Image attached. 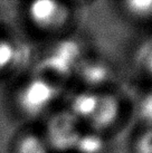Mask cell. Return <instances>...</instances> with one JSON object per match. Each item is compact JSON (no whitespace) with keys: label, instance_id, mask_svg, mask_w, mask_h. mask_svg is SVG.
<instances>
[{"label":"cell","instance_id":"6da1fadb","mask_svg":"<svg viewBox=\"0 0 152 153\" xmlns=\"http://www.w3.org/2000/svg\"><path fill=\"white\" fill-rule=\"evenodd\" d=\"M82 135L77 126V117L72 113H59L51 117L47 126L46 137L48 146L56 149H69L76 146Z\"/></svg>","mask_w":152,"mask_h":153},{"label":"cell","instance_id":"ba28073f","mask_svg":"<svg viewBox=\"0 0 152 153\" xmlns=\"http://www.w3.org/2000/svg\"><path fill=\"white\" fill-rule=\"evenodd\" d=\"M102 141L100 137L95 135H89V136H83L80 135L76 146H78L84 153H96L101 149Z\"/></svg>","mask_w":152,"mask_h":153},{"label":"cell","instance_id":"30bf717a","mask_svg":"<svg viewBox=\"0 0 152 153\" xmlns=\"http://www.w3.org/2000/svg\"><path fill=\"white\" fill-rule=\"evenodd\" d=\"M142 110H143V115L152 123V96L149 97L148 100L143 103Z\"/></svg>","mask_w":152,"mask_h":153},{"label":"cell","instance_id":"9c48e42d","mask_svg":"<svg viewBox=\"0 0 152 153\" xmlns=\"http://www.w3.org/2000/svg\"><path fill=\"white\" fill-rule=\"evenodd\" d=\"M135 149L138 153H152V128L144 132L138 139Z\"/></svg>","mask_w":152,"mask_h":153},{"label":"cell","instance_id":"3957f363","mask_svg":"<svg viewBox=\"0 0 152 153\" xmlns=\"http://www.w3.org/2000/svg\"><path fill=\"white\" fill-rule=\"evenodd\" d=\"M118 113L120 104L116 97L110 94H101L96 96L95 107L87 120L95 130H105L116 121Z\"/></svg>","mask_w":152,"mask_h":153},{"label":"cell","instance_id":"8992f818","mask_svg":"<svg viewBox=\"0 0 152 153\" xmlns=\"http://www.w3.org/2000/svg\"><path fill=\"white\" fill-rule=\"evenodd\" d=\"M96 96L97 95L95 94H82L77 96L72 105V114L75 115L76 117H85L87 120L95 107Z\"/></svg>","mask_w":152,"mask_h":153},{"label":"cell","instance_id":"7a4b0ae2","mask_svg":"<svg viewBox=\"0 0 152 153\" xmlns=\"http://www.w3.org/2000/svg\"><path fill=\"white\" fill-rule=\"evenodd\" d=\"M29 16L35 25L45 30L62 28L69 19V11L63 4L55 1H38L29 8Z\"/></svg>","mask_w":152,"mask_h":153},{"label":"cell","instance_id":"52a82bcc","mask_svg":"<svg viewBox=\"0 0 152 153\" xmlns=\"http://www.w3.org/2000/svg\"><path fill=\"white\" fill-rule=\"evenodd\" d=\"M123 4L132 17L139 19L152 18V0H134L124 2Z\"/></svg>","mask_w":152,"mask_h":153},{"label":"cell","instance_id":"277c9868","mask_svg":"<svg viewBox=\"0 0 152 153\" xmlns=\"http://www.w3.org/2000/svg\"><path fill=\"white\" fill-rule=\"evenodd\" d=\"M20 98L25 110L38 113L44 110L54 98V89L47 82L38 79L25 86Z\"/></svg>","mask_w":152,"mask_h":153},{"label":"cell","instance_id":"5b68a950","mask_svg":"<svg viewBox=\"0 0 152 153\" xmlns=\"http://www.w3.org/2000/svg\"><path fill=\"white\" fill-rule=\"evenodd\" d=\"M16 153H49L48 144L42 136L37 134H26L18 141Z\"/></svg>","mask_w":152,"mask_h":153}]
</instances>
